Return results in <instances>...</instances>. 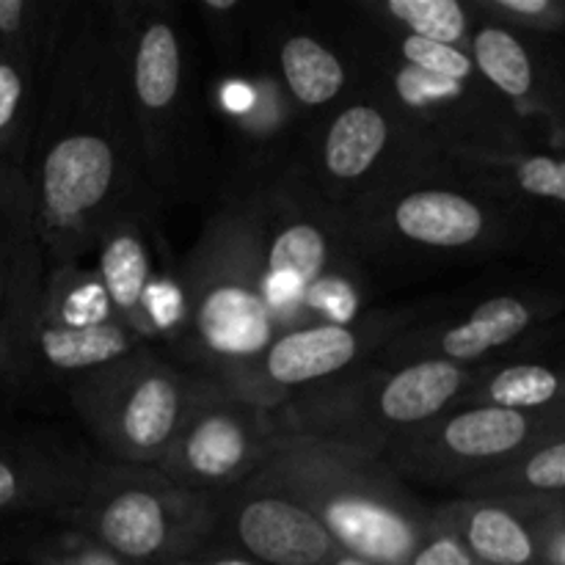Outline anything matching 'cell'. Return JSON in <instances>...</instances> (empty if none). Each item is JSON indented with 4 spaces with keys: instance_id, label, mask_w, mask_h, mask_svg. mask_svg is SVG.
<instances>
[{
    "instance_id": "cell-1",
    "label": "cell",
    "mask_w": 565,
    "mask_h": 565,
    "mask_svg": "<svg viewBox=\"0 0 565 565\" xmlns=\"http://www.w3.org/2000/svg\"><path fill=\"white\" fill-rule=\"evenodd\" d=\"M44 268L81 263L116 213L154 199L141 163L116 0H75L25 163Z\"/></svg>"
},
{
    "instance_id": "cell-2",
    "label": "cell",
    "mask_w": 565,
    "mask_h": 565,
    "mask_svg": "<svg viewBox=\"0 0 565 565\" xmlns=\"http://www.w3.org/2000/svg\"><path fill=\"white\" fill-rule=\"evenodd\" d=\"M182 323L166 356L224 386L270 345L279 326L263 292L259 182H224L191 252L174 265Z\"/></svg>"
},
{
    "instance_id": "cell-3",
    "label": "cell",
    "mask_w": 565,
    "mask_h": 565,
    "mask_svg": "<svg viewBox=\"0 0 565 565\" xmlns=\"http://www.w3.org/2000/svg\"><path fill=\"white\" fill-rule=\"evenodd\" d=\"M143 174L160 204L215 199L221 154L180 6L116 0Z\"/></svg>"
},
{
    "instance_id": "cell-4",
    "label": "cell",
    "mask_w": 565,
    "mask_h": 565,
    "mask_svg": "<svg viewBox=\"0 0 565 565\" xmlns=\"http://www.w3.org/2000/svg\"><path fill=\"white\" fill-rule=\"evenodd\" d=\"M252 480L296 500L340 552L373 565H406L434 524V502L381 458L301 436H276Z\"/></svg>"
},
{
    "instance_id": "cell-5",
    "label": "cell",
    "mask_w": 565,
    "mask_h": 565,
    "mask_svg": "<svg viewBox=\"0 0 565 565\" xmlns=\"http://www.w3.org/2000/svg\"><path fill=\"white\" fill-rule=\"evenodd\" d=\"M502 193L447 158L348 215L359 259L375 281L434 274L494 252L508 232Z\"/></svg>"
},
{
    "instance_id": "cell-6",
    "label": "cell",
    "mask_w": 565,
    "mask_h": 565,
    "mask_svg": "<svg viewBox=\"0 0 565 565\" xmlns=\"http://www.w3.org/2000/svg\"><path fill=\"white\" fill-rule=\"evenodd\" d=\"M478 370L447 362L364 364L268 414L276 436H301L381 458L456 406Z\"/></svg>"
},
{
    "instance_id": "cell-7",
    "label": "cell",
    "mask_w": 565,
    "mask_h": 565,
    "mask_svg": "<svg viewBox=\"0 0 565 565\" xmlns=\"http://www.w3.org/2000/svg\"><path fill=\"white\" fill-rule=\"evenodd\" d=\"M447 158L359 72L356 88L309 127L292 169L348 218Z\"/></svg>"
},
{
    "instance_id": "cell-8",
    "label": "cell",
    "mask_w": 565,
    "mask_h": 565,
    "mask_svg": "<svg viewBox=\"0 0 565 565\" xmlns=\"http://www.w3.org/2000/svg\"><path fill=\"white\" fill-rule=\"evenodd\" d=\"M215 386L160 348L143 345L75 381L64 403L99 456L154 467Z\"/></svg>"
},
{
    "instance_id": "cell-9",
    "label": "cell",
    "mask_w": 565,
    "mask_h": 565,
    "mask_svg": "<svg viewBox=\"0 0 565 565\" xmlns=\"http://www.w3.org/2000/svg\"><path fill=\"white\" fill-rule=\"evenodd\" d=\"M42 281L44 254L33 241L17 259L0 323V392L17 406L39 408L53 397H66L83 375L147 345L121 323L99 329L61 326L39 301Z\"/></svg>"
},
{
    "instance_id": "cell-10",
    "label": "cell",
    "mask_w": 565,
    "mask_h": 565,
    "mask_svg": "<svg viewBox=\"0 0 565 565\" xmlns=\"http://www.w3.org/2000/svg\"><path fill=\"white\" fill-rule=\"evenodd\" d=\"M125 565H160L213 544L210 497L174 483L154 467L103 458L86 497L61 516Z\"/></svg>"
},
{
    "instance_id": "cell-11",
    "label": "cell",
    "mask_w": 565,
    "mask_h": 565,
    "mask_svg": "<svg viewBox=\"0 0 565 565\" xmlns=\"http://www.w3.org/2000/svg\"><path fill=\"white\" fill-rule=\"evenodd\" d=\"M320 14L331 22L337 36L351 53L353 64L364 77L406 114V119L434 141L450 158L475 154V158H511L519 149L513 110L483 77L472 81H447V77L423 75L417 70L397 64L373 47L353 39L323 3Z\"/></svg>"
},
{
    "instance_id": "cell-12",
    "label": "cell",
    "mask_w": 565,
    "mask_h": 565,
    "mask_svg": "<svg viewBox=\"0 0 565 565\" xmlns=\"http://www.w3.org/2000/svg\"><path fill=\"white\" fill-rule=\"evenodd\" d=\"M555 414H522L497 406H452L381 456L408 486L461 489L469 480L505 467L508 461L555 436Z\"/></svg>"
},
{
    "instance_id": "cell-13",
    "label": "cell",
    "mask_w": 565,
    "mask_h": 565,
    "mask_svg": "<svg viewBox=\"0 0 565 565\" xmlns=\"http://www.w3.org/2000/svg\"><path fill=\"white\" fill-rule=\"evenodd\" d=\"M412 309H370L356 323H309L279 331L270 345L221 390L276 412L296 397L364 367L403 329Z\"/></svg>"
},
{
    "instance_id": "cell-14",
    "label": "cell",
    "mask_w": 565,
    "mask_h": 565,
    "mask_svg": "<svg viewBox=\"0 0 565 565\" xmlns=\"http://www.w3.org/2000/svg\"><path fill=\"white\" fill-rule=\"evenodd\" d=\"M259 213L265 274L296 276L303 287V298L340 279L375 285L359 259L345 218L320 199L298 169L290 166L259 185Z\"/></svg>"
},
{
    "instance_id": "cell-15",
    "label": "cell",
    "mask_w": 565,
    "mask_h": 565,
    "mask_svg": "<svg viewBox=\"0 0 565 565\" xmlns=\"http://www.w3.org/2000/svg\"><path fill=\"white\" fill-rule=\"evenodd\" d=\"M276 430L265 408L215 386L185 419L154 469L196 494L246 483L270 456Z\"/></svg>"
},
{
    "instance_id": "cell-16",
    "label": "cell",
    "mask_w": 565,
    "mask_h": 565,
    "mask_svg": "<svg viewBox=\"0 0 565 565\" xmlns=\"http://www.w3.org/2000/svg\"><path fill=\"white\" fill-rule=\"evenodd\" d=\"M254 39L309 127L356 88V64L318 6L254 3Z\"/></svg>"
},
{
    "instance_id": "cell-17",
    "label": "cell",
    "mask_w": 565,
    "mask_h": 565,
    "mask_svg": "<svg viewBox=\"0 0 565 565\" xmlns=\"http://www.w3.org/2000/svg\"><path fill=\"white\" fill-rule=\"evenodd\" d=\"M94 447L50 425H0V524L47 522L75 511L97 472Z\"/></svg>"
},
{
    "instance_id": "cell-18",
    "label": "cell",
    "mask_w": 565,
    "mask_h": 565,
    "mask_svg": "<svg viewBox=\"0 0 565 565\" xmlns=\"http://www.w3.org/2000/svg\"><path fill=\"white\" fill-rule=\"evenodd\" d=\"M210 497L213 544L259 565H329L340 555L323 524L281 491L248 478Z\"/></svg>"
},
{
    "instance_id": "cell-19",
    "label": "cell",
    "mask_w": 565,
    "mask_h": 565,
    "mask_svg": "<svg viewBox=\"0 0 565 565\" xmlns=\"http://www.w3.org/2000/svg\"><path fill=\"white\" fill-rule=\"evenodd\" d=\"M158 204L127 207L116 213L99 232L94 252H97V276L103 281L108 301L114 307L116 320L130 329L138 340L158 348L152 318H149V290L160 274L171 268H160L158 252L163 246L158 224Z\"/></svg>"
},
{
    "instance_id": "cell-20",
    "label": "cell",
    "mask_w": 565,
    "mask_h": 565,
    "mask_svg": "<svg viewBox=\"0 0 565 565\" xmlns=\"http://www.w3.org/2000/svg\"><path fill=\"white\" fill-rule=\"evenodd\" d=\"M533 497H456L436 502V516L480 565H541L550 519Z\"/></svg>"
},
{
    "instance_id": "cell-21",
    "label": "cell",
    "mask_w": 565,
    "mask_h": 565,
    "mask_svg": "<svg viewBox=\"0 0 565 565\" xmlns=\"http://www.w3.org/2000/svg\"><path fill=\"white\" fill-rule=\"evenodd\" d=\"M53 61L0 50V177L25 174Z\"/></svg>"
},
{
    "instance_id": "cell-22",
    "label": "cell",
    "mask_w": 565,
    "mask_h": 565,
    "mask_svg": "<svg viewBox=\"0 0 565 565\" xmlns=\"http://www.w3.org/2000/svg\"><path fill=\"white\" fill-rule=\"evenodd\" d=\"M565 397V379L557 370L535 362L483 367L456 406H497L522 414H552Z\"/></svg>"
},
{
    "instance_id": "cell-23",
    "label": "cell",
    "mask_w": 565,
    "mask_h": 565,
    "mask_svg": "<svg viewBox=\"0 0 565 565\" xmlns=\"http://www.w3.org/2000/svg\"><path fill=\"white\" fill-rule=\"evenodd\" d=\"M565 491V436H546L505 467L469 480L458 497H544Z\"/></svg>"
},
{
    "instance_id": "cell-24",
    "label": "cell",
    "mask_w": 565,
    "mask_h": 565,
    "mask_svg": "<svg viewBox=\"0 0 565 565\" xmlns=\"http://www.w3.org/2000/svg\"><path fill=\"white\" fill-rule=\"evenodd\" d=\"M364 20L406 36L467 50L472 14L463 0H353Z\"/></svg>"
},
{
    "instance_id": "cell-25",
    "label": "cell",
    "mask_w": 565,
    "mask_h": 565,
    "mask_svg": "<svg viewBox=\"0 0 565 565\" xmlns=\"http://www.w3.org/2000/svg\"><path fill=\"white\" fill-rule=\"evenodd\" d=\"M39 301L50 318L70 329H99V326L119 323L97 270L83 268L81 263L44 268Z\"/></svg>"
},
{
    "instance_id": "cell-26",
    "label": "cell",
    "mask_w": 565,
    "mask_h": 565,
    "mask_svg": "<svg viewBox=\"0 0 565 565\" xmlns=\"http://www.w3.org/2000/svg\"><path fill=\"white\" fill-rule=\"evenodd\" d=\"M3 555L11 561L55 563V565H125L105 552L97 541L77 533L61 519L47 522H22L6 527Z\"/></svg>"
},
{
    "instance_id": "cell-27",
    "label": "cell",
    "mask_w": 565,
    "mask_h": 565,
    "mask_svg": "<svg viewBox=\"0 0 565 565\" xmlns=\"http://www.w3.org/2000/svg\"><path fill=\"white\" fill-rule=\"evenodd\" d=\"M75 0H0V50L53 61Z\"/></svg>"
},
{
    "instance_id": "cell-28",
    "label": "cell",
    "mask_w": 565,
    "mask_h": 565,
    "mask_svg": "<svg viewBox=\"0 0 565 565\" xmlns=\"http://www.w3.org/2000/svg\"><path fill=\"white\" fill-rule=\"evenodd\" d=\"M461 169L483 180L494 191L513 188L522 196L565 204V160L552 154H511V158H452Z\"/></svg>"
},
{
    "instance_id": "cell-29",
    "label": "cell",
    "mask_w": 565,
    "mask_h": 565,
    "mask_svg": "<svg viewBox=\"0 0 565 565\" xmlns=\"http://www.w3.org/2000/svg\"><path fill=\"white\" fill-rule=\"evenodd\" d=\"M39 241L25 174L0 177V287L9 290L17 259Z\"/></svg>"
},
{
    "instance_id": "cell-30",
    "label": "cell",
    "mask_w": 565,
    "mask_h": 565,
    "mask_svg": "<svg viewBox=\"0 0 565 565\" xmlns=\"http://www.w3.org/2000/svg\"><path fill=\"white\" fill-rule=\"evenodd\" d=\"M193 14L207 33L218 70H235L246 55L248 36H252L254 3H246V0H196Z\"/></svg>"
},
{
    "instance_id": "cell-31",
    "label": "cell",
    "mask_w": 565,
    "mask_h": 565,
    "mask_svg": "<svg viewBox=\"0 0 565 565\" xmlns=\"http://www.w3.org/2000/svg\"><path fill=\"white\" fill-rule=\"evenodd\" d=\"M406 565H480L472 557V552L463 546V541L436 516V502H434V524H430L428 535L423 544L417 546Z\"/></svg>"
},
{
    "instance_id": "cell-32",
    "label": "cell",
    "mask_w": 565,
    "mask_h": 565,
    "mask_svg": "<svg viewBox=\"0 0 565 565\" xmlns=\"http://www.w3.org/2000/svg\"><path fill=\"white\" fill-rule=\"evenodd\" d=\"M160 565H259V563L248 561V557L237 555V552L226 550V546L207 544L202 546V550H193L188 552V555L174 557V561H166Z\"/></svg>"
},
{
    "instance_id": "cell-33",
    "label": "cell",
    "mask_w": 565,
    "mask_h": 565,
    "mask_svg": "<svg viewBox=\"0 0 565 565\" xmlns=\"http://www.w3.org/2000/svg\"><path fill=\"white\" fill-rule=\"evenodd\" d=\"M541 565H565V530L557 522L546 524L544 552H541Z\"/></svg>"
},
{
    "instance_id": "cell-34",
    "label": "cell",
    "mask_w": 565,
    "mask_h": 565,
    "mask_svg": "<svg viewBox=\"0 0 565 565\" xmlns=\"http://www.w3.org/2000/svg\"><path fill=\"white\" fill-rule=\"evenodd\" d=\"M329 565H373V563H367V561H359V557H353V555H345V552H340V555H337L334 561H331Z\"/></svg>"
},
{
    "instance_id": "cell-35",
    "label": "cell",
    "mask_w": 565,
    "mask_h": 565,
    "mask_svg": "<svg viewBox=\"0 0 565 565\" xmlns=\"http://www.w3.org/2000/svg\"><path fill=\"white\" fill-rule=\"evenodd\" d=\"M6 287H0V323H3V312H6Z\"/></svg>"
},
{
    "instance_id": "cell-36",
    "label": "cell",
    "mask_w": 565,
    "mask_h": 565,
    "mask_svg": "<svg viewBox=\"0 0 565 565\" xmlns=\"http://www.w3.org/2000/svg\"><path fill=\"white\" fill-rule=\"evenodd\" d=\"M33 565H55V563H33Z\"/></svg>"
}]
</instances>
